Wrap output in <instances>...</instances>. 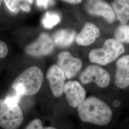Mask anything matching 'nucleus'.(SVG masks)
<instances>
[{
    "label": "nucleus",
    "mask_w": 129,
    "mask_h": 129,
    "mask_svg": "<svg viewBox=\"0 0 129 129\" xmlns=\"http://www.w3.org/2000/svg\"><path fill=\"white\" fill-rule=\"evenodd\" d=\"M77 108L80 119L85 122L105 126L110 123L112 118L110 107L97 97H88Z\"/></svg>",
    "instance_id": "nucleus-1"
},
{
    "label": "nucleus",
    "mask_w": 129,
    "mask_h": 129,
    "mask_svg": "<svg viewBox=\"0 0 129 129\" xmlns=\"http://www.w3.org/2000/svg\"><path fill=\"white\" fill-rule=\"evenodd\" d=\"M116 40L122 43H129V25L122 24L119 25L114 33Z\"/></svg>",
    "instance_id": "nucleus-16"
},
{
    "label": "nucleus",
    "mask_w": 129,
    "mask_h": 129,
    "mask_svg": "<svg viewBox=\"0 0 129 129\" xmlns=\"http://www.w3.org/2000/svg\"><path fill=\"white\" fill-rule=\"evenodd\" d=\"M60 21V17L58 14L48 12L44 15L42 20V23L44 27L50 29L59 23Z\"/></svg>",
    "instance_id": "nucleus-15"
},
{
    "label": "nucleus",
    "mask_w": 129,
    "mask_h": 129,
    "mask_svg": "<svg viewBox=\"0 0 129 129\" xmlns=\"http://www.w3.org/2000/svg\"><path fill=\"white\" fill-rule=\"evenodd\" d=\"M8 9L14 14H18L23 1H4Z\"/></svg>",
    "instance_id": "nucleus-17"
},
{
    "label": "nucleus",
    "mask_w": 129,
    "mask_h": 129,
    "mask_svg": "<svg viewBox=\"0 0 129 129\" xmlns=\"http://www.w3.org/2000/svg\"><path fill=\"white\" fill-rule=\"evenodd\" d=\"M8 53V47L5 42L0 40V59L5 58Z\"/></svg>",
    "instance_id": "nucleus-19"
},
{
    "label": "nucleus",
    "mask_w": 129,
    "mask_h": 129,
    "mask_svg": "<svg viewBox=\"0 0 129 129\" xmlns=\"http://www.w3.org/2000/svg\"><path fill=\"white\" fill-rule=\"evenodd\" d=\"M57 64L68 79L76 76L82 67L81 60L74 57L69 52L60 53L58 55Z\"/></svg>",
    "instance_id": "nucleus-7"
},
{
    "label": "nucleus",
    "mask_w": 129,
    "mask_h": 129,
    "mask_svg": "<svg viewBox=\"0 0 129 129\" xmlns=\"http://www.w3.org/2000/svg\"><path fill=\"white\" fill-rule=\"evenodd\" d=\"M64 92L69 106L72 108L78 107L86 99V90L77 81L66 83Z\"/></svg>",
    "instance_id": "nucleus-9"
},
{
    "label": "nucleus",
    "mask_w": 129,
    "mask_h": 129,
    "mask_svg": "<svg viewBox=\"0 0 129 129\" xmlns=\"http://www.w3.org/2000/svg\"><path fill=\"white\" fill-rule=\"evenodd\" d=\"M54 1H37L36 4L38 7L45 9L47 8L49 6L55 4Z\"/></svg>",
    "instance_id": "nucleus-20"
},
{
    "label": "nucleus",
    "mask_w": 129,
    "mask_h": 129,
    "mask_svg": "<svg viewBox=\"0 0 129 129\" xmlns=\"http://www.w3.org/2000/svg\"><path fill=\"white\" fill-rule=\"evenodd\" d=\"M111 7L118 20L126 24L129 21V0H116L111 4Z\"/></svg>",
    "instance_id": "nucleus-14"
},
{
    "label": "nucleus",
    "mask_w": 129,
    "mask_h": 129,
    "mask_svg": "<svg viewBox=\"0 0 129 129\" xmlns=\"http://www.w3.org/2000/svg\"><path fill=\"white\" fill-rule=\"evenodd\" d=\"M3 1H0V9H1V6H2V4H3Z\"/></svg>",
    "instance_id": "nucleus-22"
},
{
    "label": "nucleus",
    "mask_w": 129,
    "mask_h": 129,
    "mask_svg": "<svg viewBox=\"0 0 129 129\" xmlns=\"http://www.w3.org/2000/svg\"><path fill=\"white\" fill-rule=\"evenodd\" d=\"M43 79L41 70L37 67H31L14 80L12 86L14 90L22 96H32L39 91Z\"/></svg>",
    "instance_id": "nucleus-2"
},
{
    "label": "nucleus",
    "mask_w": 129,
    "mask_h": 129,
    "mask_svg": "<svg viewBox=\"0 0 129 129\" xmlns=\"http://www.w3.org/2000/svg\"><path fill=\"white\" fill-rule=\"evenodd\" d=\"M25 129H56L53 127L43 126L42 121L39 119L33 120L26 127Z\"/></svg>",
    "instance_id": "nucleus-18"
},
{
    "label": "nucleus",
    "mask_w": 129,
    "mask_h": 129,
    "mask_svg": "<svg viewBox=\"0 0 129 129\" xmlns=\"http://www.w3.org/2000/svg\"><path fill=\"white\" fill-rule=\"evenodd\" d=\"M46 78L53 95L56 98L60 97L64 92L66 79L62 70L57 65L53 64L47 71Z\"/></svg>",
    "instance_id": "nucleus-8"
},
{
    "label": "nucleus",
    "mask_w": 129,
    "mask_h": 129,
    "mask_svg": "<svg viewBox=\"0 0 129 129\" xmlns=\"http://www.w3.org/2000/svg\"><path fill=\"white\" fill-rule=\"evenodd\" d=\"M77 37V33L72 29H62L57 31L53 36V41L57 46L66 47L70 46Z\"/></svg>",
    "instance_id": "nucleus-13"
},
{
    "label": "nucleus",
    "mask_w": 129,
    "mask_h": 129,
    "mask_svg": "<svg viewBox=\"0 0 129 129\" xmlns=\"http://www.w3.org/2000/svg\"><path fill=\"white\" fill-rule=\"evenodd\" d=\"M111 75L105 69L98 65L87 67L80 75L79 79L84 84L95 83L101 88L107 87L111 81Z\"/></svg>",
    "instance_id": "nucleus-5"
},
{
    "label": "nucleus",
    "mask_w": 129,
    "mask_h": 129,
    "mask_svg": "<svg viewBox=\"0 0 129 129\" xmlns=\"http://www.w3.org/2000/svg\"><path fill=\"white\" fill-rule=\"evenodd\" d=\"M23 113L18 104H8L0 99V126L4 129H17L22 123Z\"/></svg>",
    "instance_id": "nucleus-4"
},
{
    "label": "nucleus",
    "mask_w": 129,
    "mask_h": 129,
    "mask_svg": "<svg viewBox=\"0 0 129 129\" xmlns=\"http://www.w3.org/2000/svg\"><path fill=\"white\" fill-rule=\"evenodd\" d=\"M86 8L89 14L102 16L110 23L114 22L115 20V14L111 6L104 1H88Z\"/></svg>",
    "instance_id": "nucleus-10"
},
{
    "label": "nucleus",
    "mask_w": 129,
    "mask_h": 129,
    "mask_svg": "<svg viewBox=\"0 0 129 129\" xmlns=\"http://www.w3.org/2000/svg\"><path fill=\"white\" fill-rule=\"evenodd\" d=\"M124 52V47L122 43L114 38H111L106 40L101 48L90 51L89 59L93 63L104 66L116 60Z\"/></svg>",
    "instance_id": "nucleus-3"
},
{
    "label": "nucleus",
    "mask_w": 129,
    "mask_h": 129,
    "mask_svg": "<svg viewBox=\"0 0 129 129\" xmlns=\"http://www.w3.org/2000/svg\"><path fill=\"white\" fill-rule=\"evenodd\" d=\"M115 83L117 87L123 89L129 86V55L120 57L116 62Z\"/></svg>",
    "instance_id": "nucleus-11"
},
{
    "label": "nucleus",
    "mask_w": 129,
    "mask_h": 129,
    "mask_svg": "<svg viewBox=\"0 0 129 129\" xmlns=\"http://www.w3.org/2000/svg\"><path fill=\"white\" fill-rule=\"evenodd\" d=\"M55 44L50 36L45 33H42L37 39L25 47V52L34 57H40L51 53Z\"/></svg>",
    "instance_id": "nucleus-6"
},
{
    "label": "nucleus",
    "mask_w": 129,
    "mask_h": 129,
    "mask_svg": "<svg viewBox=\"0 0 129 129\" xmlns=\"http://www.w3.org/2000/svg\"><path fill=\"white\" fill-rule=\"evenodd\" d=\"M64 2H66L71 4H78L82 2V1L79 0H68V1H63Z\"/></svg>",
    "instance_id": "nucleus-21"
},
{
    "label": "nucleus",
    "mask_w": 129,
    "mask_h": 129,
    "mask_svg": "<svg viewBox=\"0 0 129 129\" xmlns=\"http://www.w3.org/2000/svg\"><path fill=\"white\" fill-rule=\"evenodd\" d=\"M100 35L99 28L94 23L88 22L85 23L76 40L78 45L88 46L95 41Z\"/></svg>",
    "instance_id": "nucleus-12"
}]
</instances>
